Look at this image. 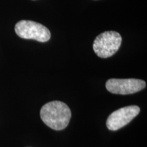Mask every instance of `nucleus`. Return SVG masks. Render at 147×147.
Masks as SVG:
<instances>
[{
    "mask_svg": "<svg viewBox=\"0 0 147 147\" xmlns=\"http://www.w3.org/2000/svg\"><path fill=\"white\" fill-rule=\"evenodd\" d=\"M40 117L48 127L59 131L68 125L71 119V110L65 103L53 101L42 106Z\"/></svg>",
    "mask_w": 147,
    "mask_h": 147,
    "instance_id": "nucleus-1",
    "label": "nucleus"
},
{
    "mask_svg": "<svg viewBox=\"0 0 147 147\" xmlns=\"http://www.w3.org/2000/svg\"><path fill=\"white\" fill-rule=\"evenodd\" d=\"M122 42L120 34L114 31L105 32L97 36L93 42V51L99 57L113 56L119 51Z\"/></svg>",
    "mask_w": 147,
    "mask_h": 147,
    "instance_id": "nucleus-2",
    "label": "nucleus"
},
{
    "mask_svg": "<svg viewBox=\"0 0 147 147\" xmlns=\"http://www.w3.org/2000/svg\"><path fill=\"white\" fill-rule=\"evenodd\" d=\"M14 30L19 38L46 42L50 40L51 34L47 27L37 22L22 20L15 25Z\"/></svg>",
    "mask_w": 147,
    "mask_h": 147,
    "instance_id": "nucleus-3",
    "label": "nucleus"
},
{
    "mask_svg": "<svg viewBox=\"0 0 147 147\" xmlns=\"http://www.w3.org/2000/svg\"><path fill=\"white\" fill-rule=\"evenodd\" d=\"M106 87L114 94L129 95L137 93L146 87V82L140 79H109L106 83Z\"/></svg>",
    "mask_w": 147,
    "mask_h": 147,
    "instance_id": "nucleus-4",
    "label": "nucleus"
},
{
    "mask_svg": "<svg viewBox=\"0 0 147 147\" xmlns=\"http://www.w3.org/2000/svg\"><path fill=\"white\" fill-rule=\"evenodd\" d=\"M140 109L138 106H129L115 110L106 121L108 129L116 131L123 127L138 115Z\"/></svg>",
    "mask_w": 147,
    "mask_h": 147,
    "instance_id": "nucleus-5",
    "label": "nucleus"
}]
</instances>
